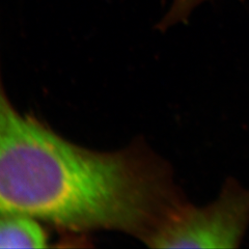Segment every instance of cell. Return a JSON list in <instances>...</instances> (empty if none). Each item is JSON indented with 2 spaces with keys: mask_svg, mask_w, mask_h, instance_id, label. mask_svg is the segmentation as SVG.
Wrapping results in <instances>:
<instances>
[{
  "mask_svg": "<svg viewBox=\"0 0 249 249\" xmlns=\"http://www.w3.org/2000/svg\"><path fill=\"white\" fill-rule=\"evenodd\" d=\"M187 200L171 163L143 137L113 152L85 149L21 114L0 81V216L119 231L145 245Z\"/></svg>",
  "mask_w": 249,
  "mask_h": 249,
  "instance_id": "6da1fadb",
  "label": "cell"
},
{
  "mask_svg": "<svg viewBox=\"0 0 249 249\" xmlns=\"http://www.w3.org/2000/svg\"><path fill=\"white\" fill-rule=\"evenodd\" d=\"M249 229V188L228 177L218 196L196 206L189 199L166 218L145 246L155 249H232Z\"/></svg>",
  "mask_w": 249,
  "mask_h": 249,
  "instance_id": "7a4b0ae2",
  "label": "cell"
},
{
  "mask_svg": "<svg viewBox=\"0 0 249 249\" xmlns=\"http://www.w3.org/2000/svg\"><path fill=\"white\" fill-rule=\"evenodd\" d=\"M48 241L41 221L19 215L0 216V249L47 248Z\"/></svg>",
  "mask_w": 249,
  "mask_h": 249,
  "instance_id": "3957f363",
  "label": "cell"
},
{
  "mask_svg": "<svg viewBox=\"0 0 249 249\" xmlns=\"http://www.w3.org/2000/svg\"><path fill=\"white\" fill-rule=\"evenodd\" d=\"M205 1L207 0H173L168 12L163 16L156 27L161 33H164L180 23H187L194 10Z\"/></svg>",
  "mask_w": 249,
  "mask_h": 249,
  "instance_id": "277c9868",
  "label": "cell"
}]
</instances>
